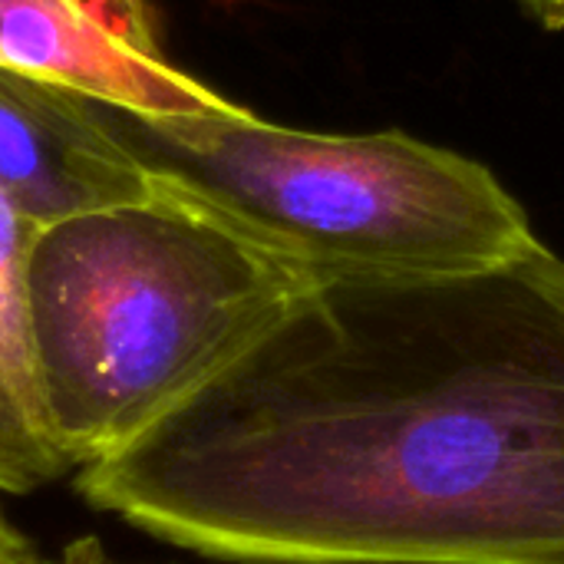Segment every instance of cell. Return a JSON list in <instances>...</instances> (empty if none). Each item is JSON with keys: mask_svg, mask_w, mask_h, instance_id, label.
<instances>
[{"mask_svg": "<svg viewBox=\"0 0 564 564\" xmlns=\"http://www.w3.org/2000/svg\"><path fill=\"white\" fill-rule=\"evenodd\" d=\"M119 119L155 165L241 218L321 291L479 274L539 245L486 165L406 132H311L238 102Z\"/></svg>", "mask_w": 564, "mask_h": 564, "instance_id": "3", "label": "cell"}, {"mask_svg": "<svg viewBox=\"0 0 564 564\" xmlns=\"http://www.w3.org/2000/svg\"><path fill=\"white\" fill-rule=\"evenodd\" d=\"M314 294L297 264L169 169L145 202L36 228L30 334L59 453L83 469L139 443Z\"/></svg>", "mask_w": 564, "mask_h": 564, "instance_id": "2", "label": "cell"}, {"mask_svg": "<svg viewBox=\"0 0 564 564\" xmlns=\"http://www.w3.org/2000/svg\"><path fill=\"white\" fill-rule=\"evenodd\" d=\"M83 499L258 564H564V258L330 288Z\"/></svg>", "mask_w": 564, "mask_h": 564, "instance_id": "1", "label": "cell"}, {"mask_svg": "<svg viewBox=\"0 0 564 564\" xmlns=\"http://www.w3.org/2000/svg\"><path fill=\"white\" fill-rule=\"evenodd\" d=\"M162 169L119 112L59 83L0 69V195L33 228L159 192Z\"/></svg>", "mask_w": 564, "mask_h": 564, "instance_id": "4", "label": "cell"}, {"mask_svg": "<svg viewBox=\"0 0 564 564\" xmlns=\"http://www.w3.org/2000/svg\"><path fill=\"white\" fill-rule=\"evenodd\" d=\"M30 555L33 552H30L26 539L0 516V564H23Z\"/></svg>", "mask_w": 564, "mask_h": 564, "instance_id": "8", "label": "cell"}, {"mask_svg": "<svg viewBox=\"0 0 564 564\" xmlns=\"http://www.w3.org/2000/svg\"><path fill=\"white\" fill-rule=\"evenodd\" d=\"M36 228L0 195V492L26 496L73 466L59 453L36 380L26 258Z\"/></svg>", "mask_w": 564, "mask_h": 564, "instance_id": "6", "label": "cell"}, {"mask_svg": "<svg viewBox=\"0 0 564 564\" xmlns=\"http://www.w3.org/2000/svg\"><path fill=\"white\" fill-rule=\"evenodd\" d=\"M106 3H116V7H126V10L142 13V3H145V0H106Z\"/></svg>", "mask_w": 564, "mask_h": 564, "instance_id": "10", "label": "cell"}, {"mask_svg": "<svg viewBox=\"0 0 564 564\" xmlns=\"http://www.w3.org/2000/svg\"><path fill=\"white\" fill-rule=\"evenodd\" d=\"M0 69L76 89L129 116H185L231 99L172 66L142 13L106 0H0Z\"/></svg>", "mask_w": 564, "mask_h": 564, "instance_id": "5", "label": "cell"}, {"mask_svg": "<svg viewBox=\"0 0 564 564\" xmlns=\"http://www.w3.org/2000/svg\"><path fill=\"white\" fill-rule=\"evenodd\" d=\"M545 26H564V0H522Z\"/></svg>", "mask_w": 564, "mask_h": 564, "instance_id": "9", "label": "cell"}, {"mask_svg": "<svg viewBox=\"0 0 564 564\" xmlns=\"http://www.w3.org/2000/svg\"><path fill=\"white\" fill-rule=\"evenodd\" d=\"M23 564H149V562H126V558H116L112 552H106L99 545V539L86 535V539H76L69 542L59 555L53 558H40V555H30Z\"/></svg>", "mask_w": 564, "mask_h": 564, "instance_id": "7", "label": "cell"}]
</instances>
